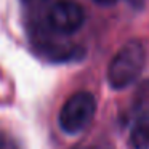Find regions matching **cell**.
<instances>
[{
    "instance_id": "cell-1",
    "label": "cell",
    "mask_w": 149,
    "mask_h": 149,
    "mask_svg": "<svg viewBox=\"0 0 149 149\" xmlns=\"http://www.w3.org/2000/svg\"><path fill=\"white\" fill-rule=\"evenodd\" d=\"M146 64V50L139 40L127 42L116 53L107 68V82L114 90L130 87L141 75Z\"/></svg>"
},
{
    "instance_id": "cell-2",
    "label": "cell",
    "mask_w": 149,
    "mask_h": 149,
    "mask_svg": "<svg viewBox=\"0 0 149 149\" xmlns=\"http://www.w3.org/2000/svg\"><path fill=\"white\" fill-rule=\"evenodd\" d=\"M96 112V100L90 91H77L68 98L58 116V123L66 135H77L91 123Z\"/></svg>"
},
{
    "instance_id": "cell-3",
    "label": "cell",
    "mask_w": 149,
    "mask_h": 149,
    "mask_svg": "<svg viewBox=\"0 0 149 149\" xmlns=\"http://www.w3.org/2000/svg\"><path fill=\"white\" fill-rule=\"evenodd\" d=\"M48 26L59 34H74L84 26L85 11L82 5L72 0H61L56 2L48 11Z\"/></svg>"
},
{
    "instance_id": "cell-4",
    "label": "cell",
    "mask_w": 149,
    "mask_h": 149,
    "mask_svg": "<svg viewBox=\"0 0 149 149\" xmlns=\"http://www.w3.org/2000/svg\"><path fill=\"white\" fill-rule=\"evenodd\" d=\"M130 141L135 149H149V112L139 117V120L135 123Z\"/></svg>"
},
{
    "instance_id": "cell-5",
    "label": "cell",
    "mask_w": 149,
    "mask_h": 149,
    "mask_svg": "<svg viewBox=\"0 0 149 149\" xmlns=\"http://www.w3.org/2000/svg\"><path fill=\"white\" fill-rule=\"evenodd\" d=\"M0 149H19V148L8 135L0 133Z\"/></svg>"
},
{
    "instance_id": "cell-6",
    "label": "cell",
    "mask_w": 149,
    "mask_h": 149,
    "mask_svg": "<svg viewBox=\"0 0 149 149\" xmlns=\"http://www.w3.org/2000/svg\"><path fill=\"white\" fill-rule=\"evenodd\" d=\"M74 149H114V148L111 144H106V143H90V144L75 146Z\"/></svg>"
},
{
    "instance_id": "cell-7",
    "label": "cell",
    "mask_w": 149,
    "mask_h": 149,
    "mask_svg": "<svg viewBox=\"0 0 149 149\" xmlns=\"http://www.w3.org/2000/svg\"><path fill=\"white\" fill-rule=\"evenodd\" d=\"M93 2L98 3V5H101V7H111V5L117 3L119 0H93Z\"/></svg>"
}]
</instances>
